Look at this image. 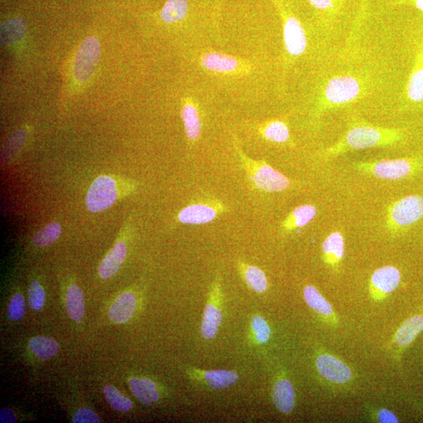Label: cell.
<instances>
[{
  "mask_svg": "<svg viewBox=\"0 0 423 423\" xmlns=\"http://www.w3.org/2000/svg\"><path fill=\"white\" fill-rule=\"evenodd\" d=\"M403 138L404 134L400 129L357 122L351 125L347 132L334 145L325 148L321 156L324 159H329L349 152L389 147L400 142Z\"/></svg>",
  "mask_w": 423,
  "mask_h": 423,
  "instance_id": "6da1fadb",
  "label": "cell"
},
{
  "mask_svg": "<svg viewBox=\"0 0 423 423\" xmlns=\"http://www.w3.org/2000/svg\"><path fill=\"white\" fill-rule=\"evenodd\" d=\"M354 169L361 174L394 181L417 174L423 169V162L414 158L366 161L355 163Z\"/></svg>",
  "mask_w": 423,
  "mask_h": 423,
  "instance_id": "7a4b0ae2",
  "label": "cell"
},
{
  "mask_svg": "<svg viewBox=\"0 0 423 423\" xmlns=\"http://www.w3.org/2000/svg\"><path fill=\"white\" fill-rule=\"evenodd\" d=\"M423 217V197L413 195L392 202L387 208L385 226L392 235L408 230Z\"/></svg>",
  "mask_w": 423,
  "mask_h": 423,
  "instance_id": "3957f363",
  "label": "cell"
},
{
  "mask_svg": "<svg viewBox=\"0 0 423 423\" xmlns=\"http://www.w3.org/2000/svg\"><path fill=\"white\" fill-rule=\"evenodd\" d=\"M237 149L243 170L256 188L270 193L281 192L289 188L291 181L287 177L264 161L253 160L246 156L240 148Z\"/></svg>",
  "mask_w": 423,
  "mask_h": 423,
  "instance_id": "277c9868",
  "label": "cell"
},
{
  "mask_svg": "<svg viewBox=\"0 0 423 423\" xmlns=\"http://www.w3.org/2000/svg\"><path fill=\"white\" fill-rule=\"evenodd\" d=\"M362 93L361 82L356 77L349 75L333 77L324 87L321 110L325 111L353 102Z\"/></svg>",
  "mask_w": 423,
  "mask_h": 423,
  "instance_id": "5b68a950",
  "label": "cell"
},
{
  "mask_svg": "<svg viewBox=\"0 0 423 423\" xmlns=\"http://www.w3.org/2000/svg\"><path fill=\"white\" fill-rule=\"evenodd\" d=\"M224 294L222 278L217 275L208 290L206 307L201 323V336L212 341L218 335L224 320Z\"/></svg>",
  "mask_w": 423,
  "mask_h": 423,
  "instance_id": "8992f818",
  "label": "cell"
},
{
  "mask_svg": "<svg viewBox=\"0 0 423 423\" xmlns=\"http://www.w3.org/2000/svg\"><path fill=\"white\" fill-rule=\"evenodd\" d=\"M190 382L196 386L212 390H222L230 388L240 379V374L233 370H204L195 367L187 369Z\"/></svg>",
  "mask_w": 423,
  "mask_h": 423,
  "instance_id": "52a82bcc",
  "label": "cell"
},
{
  "mask_svg": "<svg viewBox=\"0 0 423 423\" xmlns=\"http://www.w3.org/2000/svg\"><path fill=\"white\" fill-rule=\"evenodd\" d=\"M117 199V188L114 179L109 176H100L92 183L88 190L86 205L91 213L108 210Z\"/></svg>",
  "mask_w": 423,
  "mask_h": 423,
  "instance_id": "ba28073f",
  "label": "cell"
},
{
  "mask_svg": "<svg viewBox=\"0 0 423 423\" xmlns=\"http://www.w3.org/2000/svg\"><path fill=\"white\" fill-rule=\"evenodd\" d=\"M100 45L98 39L89 37L82 42L75 58V79L85 82L91 78L99 62Z\"/></svg>",
  "mask_w": 423,
  "mask_h": 423,
  "instance_id": "9c48e42d",
  "label": "cell"
},
{
  "mask_svg": "<svg viewBox=\"0 0 423 423\" xmlns=\"http://www.w3.org/2000/svg\"><path fill=\"white\" fill-rule=\"evenodd\" d=\"M228 210L223 202L218 200L197 202L183 208L179 213L177 219L184 224H206Z\"/></svg>",
  "mask_w": 423,
  "mask_h": 423,
  "instance_id": "30bf717a",
  "label": "cell"
},
{
  "mask_svg": "<svg viewBox=\"0 0 423 423\" xmlns=\"http://www.w3.org/2000/svg\"><path fill=\"white\" fill-rule=\"evenodd\" d=\"M316 367L321 377L332 383L345 384L352 378L350 368L337 357L330 354L318 356L316 360Z\"/></svg>",
  "mask_w": 423,
  "mask_h": 423,
  "instance_id": "8fae6325",
  "label": "cell"
},
{
  "mask_svg": "<svg viewBox=\"0 0 423 423\" xmlns=\"http://www.w3.org/2000/svg\"><path fill=\"white\" fill-rule=\"evenodd\" d=\"M283 38L286 51L291 57H299L305 52L307 46V35L301 23L294 17L285 20Z\"/></svg>",
  "mask_w": 423,
  "mask_h": 423,
  "instance_id": "7c38bea8",
  "label": "cell"
},
{
  "mask_svg": "<svg viewBox=\"0 0 423 423\" xmlns=\"http://www.w3.org/2000/svg\"><path fill=\"white\" fill-rule=\"evenodd\" d=\"M402 273L394 266H384L375 271L371 277L373 294L382 296L394 291L400 285Z\"/></svg>",
  "mask_w": 423,
  "mask_h": 423,
  "instance_id": "4fadbf2b",
  "label": "cell"
},
{
  "mask_svg": "<svg viewBox=\"0 0 423 423\" xmlns=\"http://www.w3.org/2000/svg\"><path fill=\"white\" fill-rule=\"evenodd\" d=\"M272 400L280 413L289 414L293 412L296 404V393L289 379L281 377L276 380L273 386Z\"/></svg>",
  "mask_w": 423,
  "mask_h": 423,
  "instance_id": "5bb4252c",
  "label": "cell"
},
{
  "mask_svg": "<svg viewBox=\"0 0 423 423\" xmlns=\"http://www.w3.org/2000/svg\"><path fill=\"white\" fill-rule=\"evenodd\" d=\"M129 383L134 396L145 406H152L153 404L159 402L161 393L154 380L145 377H132L129 379Z\"/></svg>",
  "mask_w": 423,
  "mask_h": 423,
  "instance_id": "9a60e30c",
  "label": "cell"
},
{
  "mask_svg": "<svg viewBox=\"0 0 423 423\" xmlns=\"http://www.w3.org/2000/svg\"><path fill=\"white\" fill-rule=\"evenodd\" d=\"M325 263L338 267L345 254V240L341 231H333L327 235L321 246Z\"/></svg>",
  "mask_w": 423,
  "mask_h": 423,
  "instance_id": "2e32d148",
  "label": "cell"
},
{
  "mask_svg": "<svg viewBox=\"0 0 423 423\" xmlns=\"http://www.w3.org/2000/svg\"><path fill=\"white\" fill-rule=\"evenodd\" d=\"M138 300L132 293H124L119 296L109 309V318L116 324L127 323L136 311Z\"/></svg>",
  "mask_w": 423,
  "mask_h": 423,
  "instance_id": "e0dca14e",
  "label": "cell"
},
{
  "mask_svg": "<svg viewBox=\"0 0 423 423\" xmlns=\"http://www.w3.org/2000/svg\"><path fill=\"white\" fill-rule=\"evenodd\" d=\"M237 271L248 287L256 294H264L268 289L266 273L258 267L248 264L245 262H237Z\"/></svg>",
  "mask_w": 423,
  "mask_h": 423,
  "instance_id": "ac0fdd59",
  "label": "cell"
},
{
  "mask_svg": "<svg viewBox=\"0 0 423 423\" xmlns=\"http://www.w3.org/2000/svg\"><path fill=\"white\" fill-rule=\"evenodd\" d=\"M317 213V208L312 204L298 206L285 217L281 224V228L285 233H289L296 229L305 228L312 222Z\"/></svg>",
  "mask_w": 423,
  "mask_h": 423,
  "instance_id": "d6986e66",
  "label": "cell"
},
{
  "mask_svg": "<svg viewBox=\"0 0 423 423\" xmlns=\"http://www.w3.org/2000/svg\"><path fill=\"white\" fill-rule=\"evenodd\" d=\"M127 254L126 243L117 242L101 262L98 269L99 276L103 279H109L115 276L126 260Z\"/></svg>",
  "mask_w": 423,
  "mask_h": 423,
  "instance_id": "ffe728a7",
  "label": "cell"
},
{
  "mask_svg": "<svg viewBox=\"0 0 423 423\" xmlns=\"http://www.w3.org/2000/svg\"><path fill=\"white\" fill-rule=\"evenodd\" d=\"M423 331V315L411 317L399 327L395 339L396 343L401 348H407Z\"/></svg>",
  "mask_w": 423,
  "mask_h": 423,
  "instance_id": "44dd1931",
  "label": "cell"
},
{
  "mask_svg": "<svg viewBox=\"0 0 423 423\" xmlns=\"http://www.w3.org/2000/svg\"><path fill=\"white\" fill-rule=\"evenodd\" d=\"M201 62L206 69L219 73H231L240 66L236 58L220 53H208Z\"/></svg>",
  "mask_w": 423,
  "mask_h": 423,
  "instance_id": "7402d4cb",
  "label": "cell"
},
{
  "mask_svg": "<svg viewBox=\"0 0 423 423\" xmlns=\"http://www.w3.org/2000/svg\"><path fill=\"white\" fill-rule=\"evenodd\" d=\"M66 309L71 320L81 323L85 314V300L78 285H71L67 291Z\"/></svg>",
  "mask_w": 423,
  "mask_h": 423,
  "instance_id": "603a6c76",
  "label": "cell"
},
{
  "mask_svg": "<svg viewBox=\"0 0 423 423\" xmlns=\"http://www.w3.org/2000/svg\"><path fill=\"white\" fill-rule=\"evenodd\" d=\"M181 116L187 138L192 142L197 141L201 131V123L197 109L192 103H186L183 107Z\"/></svg>",
  "mask_w": 423,
  "mask_h": 423,
  "instance_id": "cb8c5ba5",
  "label": "cell"
},
{
  "mask_svg": "<svg viewBox=\"0 0 423 423\" xmlns=\"http://www.w3.org/2000/svg\"><path fill=\"white\" fill-rule=\"evenodd\" d=\"M28 347L35 355L44 360L52 359L59 351V345L55 339L43 336L30 339Z\"/></svg>",
  "mask_w": 423,
  "mask_h": 423,
  "instance_id": "d4e9b609",
  "label": "cell"
},
{
  "mask_svg": "<svg viewBox=\"0 0 423 423\" xmlns=\"http://www.w3.org/2000/svg\"><path fill=\"white\" fill-rule=\"evenodd\" d=\"M26 31V21L13 19L5 21L1 26V42L4 46L15 44L21 40Z\"/></svg>",
  "mask_w": 423,
  "mask_h": 423,
  "instance_id": "484cf974",
  "label": "cell"
},
{
  "mask_svg": "<svg viewBox=\"0 0 423 423\" xmlns=\"http://www.w3.org/2000/svg\"><path fill=\"white\" fill-rule=\"evenodd\" d=\"M303 297H305L307 305L315 312L325 316L333 314V309L330 303L325 299L314 286L307 285L303 289Z\"/></svg>",
  "mask_w": 423,
  "mask_h": 423,
  "instance_id": "4316f807",
  "label": "cell"
},
{
  "mask_svg": "<svg viewBox=\"0 0 423 423\" xmlns=\"http://www.w3.org/2000/svg\"><path fill=\"white\" fill-rule=\"evenodd\" d=\"M272 334L271 326L263 316L258 314L253 315L250 321V336L252 341L258 345L269 342Z\"/></svg>",
  "mask_w": 423,
  "mask_h": 423,
  "instance_id": "83f0119b",
  "label": "cell"
},
{
  "mask_svg": "<svg viewBox=\"0 0 423 423\" xmlns=\"http://www.w3.org/2000/svg\"><path fill=\"white\" fill-rule=\"evenodd\" d=\"M188 10V0H168L161 11V19L165 23H176L186 17Z\"/></svg>",
  "mask_w": 423,
  "mask_h": 423,
  "instance_id": "f1b7e54d",
  "label": "cell"
},
{
  "mask_svg": "<svg viewBox=\"0 0 423 423\" xmlns=\"http://www.w3.org/2000/svg\"><path fill=\"white\" fill-rule=\"evenodd\" d=\"M262 134L267 141L284 144L290 139V132L287 124L280 120L267 123L262 129Z\"/></svg>",
  "mask_w": 423,
  "mask_h": 423,
  "instance_id": "f546056e",
  "label": "cell"
},
{
  "mask_svg": "<svg viewBox=\"0 0 423 423\" xmlns=\"http://www.w3.org/2000/svg\"><path fill=\"white\" fill-rule=\"evenodd\" d=\"M61 235V224L53 222L45 226L35 235L33 243L37 247L48 246L55 242Z\"/></svg>",
  "mask_w": 423,
  "mask_h": 423,
  "instance_id": "4dcf8cb0",
  "label": "cell"
},
{
  "mask_svg": "<svg viewBox=\"0 0 423 423\" xmlns=\"http://www.w3.org/2000/svg\"><path fill=\"white\" fill-rule=\"evenodd\" d=\"M103 391L107 402L118 412L127 413L132 408V402L123 396L114 386L107 385L104 387Z\"/></svg>",
  "mask_w": 423,
  "mask_h": 423,
  "instance_id": "1f68e13d",
  "label": "cell"
},
{
  "mask_svg": "<svg viewBox=\"0 0 423 423\" xmlns=\"http://www.w3.org/2000/svg\"><path fill=\"white\" fill-rule=\"evenodd\" d=\"M408 97L420 102L423 100V68L416 69L411 75L407 87Z\"/></svg>",
  "mask_w": 423,
  "mask_h": 423,
  "instance_id": "d6a6232c",
  "label": "cell"
},
{
  "mask_svg": "<svg viewBox=\"0 0 423 423\" xmlns=\"http://www.w3.org/2000/svg\"><path fill=\"white\" fill-rule=\"evenodd\" d=\"M46 294L43 286L38 281H33L28 291L29 307L33 311H39L45 305Z\"/></svg>",
  "mask_w": 423,
  "mask_h": 423,
  "instance_id": "836d02e7",
  "label": "cell"
},
{
  "mask_svg": "<svg viewBox=\"0 0 423 423\" xmlns=\"http://www.w3.org/2000/svg\"><path fill=\"white\" fill-rule=\"evenodd\" d=\"M26 303L21 294H16L12 298L8 308V317L11 321L22 319L26 314Z\"/></svg>",
  "mask_w": 423,
  "mask_h": 423,
  "instance_id": "e575fe53",
  "label": "cell"
},
{
  "mask_svg": "<svg viewBox=\"0 0 423 423\" xmlns=\"http://www.w3.org/2000/svg\"><path fill=\"white\" fill-rule=\"evenodd\" d=\"M75 423H99V416L91 409L81 408L75 413L73 418Z\"/></svg>",
  "mask_w": 423,
  "mask_h": 423,
  "instance_id": "d590c367",
  "label": "cell"
},
{
  "mask_svg": "<svg viewBox=\"0 0 423 423\" xmlns=\"http://www.w3.org/2000/svg\"><path fill=\"white\" fill-rule=\"evenodd\" d=\"M26 138V134L25 131L21 129L17 131V132L12 136V138L9 141L8 150L9 153H15L17 150H19L20 147L23 145Z\"/></svg>",
  "mask_w": 423,
  "mask_h": 423,
  "instance_id": "8d00e7d4",
  "label": "cell"
},
{
  "mask_svg": "<svg viewBox=\"0 0 423 423\" xmlns=\"http://www.w3.org/2000/svg\"><path fill=\"white\" fill-rule=\"evenodd\" d=\"M377 419L382 423H397L398 419L397 416L388 409H381L378 413Z\"/></svg>",
  "mask_w": 423,
  "mask_h": 423,
  "instance_id": "74e56055",
  "label": "cell"
},
{
  "mask_svg": "<svg viewBox=\"0 0 423 423\" xmlns=\"http://www.w3.org/2000/svg\"><path fill=\"white\" fill-rule=\"evenodd\" d=\"M0 422L2 423H12L17 421L16 416L11 410L3 408L0 411Z\"/></svg>",
  "mask_w": 423,
  "mask_h": 423,
  "instance_id": "f35d334b",
  "label": "cell"
},
{
  "mask_svg": "<svg viewBox=\"0 0 423 423\" xmlns=\"http://www.w3.org/2000/svg\"><path fill=\"white\" fill-rule=\"evenodd\" d=\"M314 8L319 10H326L332 6V0H309Z\"/></svg>",
  "mask_w": 423,
  "mask_h": 423,
  "instance_id": "ab89813d",
  "label": "cell"
},
{
  "mask_svg": "<svg viewBox=\"0 0 423 423\" xmlns=\"http://www.w3.org/2000/svg\"><path fill=\"white\" fill-rule=\"evenodd\" d=\"M416 6L417 8L423 11V0H416Z\"/></svg>",
  "mask_w": 423,
  "mask_h": 423,
  "instance_id": "60d3db41",
  "label": "cell"
}]
</instances>
